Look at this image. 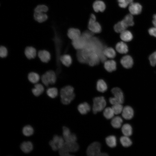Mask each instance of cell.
I'll return each mask as SVG.
<instances>
[{
  "mask_svg": "<svg viewBox=\"0 0 156 156\" xmlns=\"http://www.w3.org/2000/svg\"><path fill=\"white\" fill-rule=\"evenodd\" d=\"M8 51L7 48L3 45L0 46V57L3 58L6 57L8 55Z\"/></svg>",
  "mask_w": 156,
  "mask_h": 156,
  "instance_id": "obj_40",
  "label": "cell"
},
{
  "mask_svg": "<svg viewBox=\"0 0 156 156\" xmlns=\"http://www.w3.org/2000/svg\"><path fill=\"white\" fill-rule=\"evenodd\" d=\"M128 27L122 20L117 23L114 26V29L115 31L118 33H121L125 30Z\"/></svg>",
  "mask_w": 156,
  "mask_h": 156,
  "instance_id": "obj_26",
  "label": "cell"
},
{
  "mask_svg": "<svg viewBox=\"0 0 156 156\" xmlns=\"http://www.w3.org/2000/svg\"><path fill=\"white\" fill-rule=\"evenodd\" d=\"M120 140L121 144L124 147H129L132 144V142L129 136L124 135L120 138Z\"/></svg>",
  "mask_w": 156,
  "mask_h": 156,
  "instance_id": "obj_34",
  "label": "cell"
},
{
  "mask_svg": "<svg viewBox=\"0 0 156 156\" xmlns=\"http://www.w3.org/2000/svg\"><path fill=\"white\" fill-rule=\"evenodd\" d=\"M20 148L24 153H28L33 150V145L30 141L24 142L21 144Z\"/></svg>",
  "mask_w": 156,
  "mask_h": 156,
  "instance_id": "obj_25",
  "label": "cell"
},
{
  "mask_svg": "<svg viewBox=\"0 0 156 156\" xmlns=\"http://www.w3.org/2000/svg\"><path fill=\"white\" fill-rule=\"evenodd\" d=\"M34 16L35 20L39 23L44 22L48 18L47 15L43 12H34Z\"/></svg>",
  "mask_w": 156,
  "mask_h": 156,
  "instance_id": "obj_27",
  "label": "cell"
},
{
  "mask_svg": "<svg viewBox=\"0 0 156 156\" xmlns=\"http://www.w3.org/2000/svg\"><path fill=\"white\" fill-rule=\"evenodd\" d=\"M122 122V119L120 117L116 116L112 118L111 124L114 128L118 129L121 127Z\"/></svg>",
  "mask_w": 156,
  "mask_h": 156,
  "instance_id": "obj_28",
  "label": "cell"
},
{
  "mask_svg": "<svg viewBox=\"0 0 156 156\" xmlns=\"http://www.w3.org/2000/svg\"><path fill=\"white\" fill-rule=\"evenodd\" d=\"M106 105V100L103 96L95 97L93 99L92 111L94 114L100 112L105 109Z\"/></svg>",
  "mask_w": 156,
  "mask_h": 156,
  "instance_id": "obj_4",
  "label": "cell"
},
{
  "mask_svg": "<svg viewBox=\"0 0 156 156\" xmlns=\"http://www.w3.org/2000/svg\"><path fill=\"white\" fill-rule=\"evenodd\" d=\"M79 112L82 114H86L90 110V107L89 104L84 102L79 104L78 106Z\"/></svg>",
  "mask_w": 156,
  "mask_h": 156,
  "instance_id": "obj_22",
  "label": "cell"
},
{
  "mask_svg": "<svg viewBox=\"0 0 156 156\" xmlns=\"http://www.w3.org/2000/svg\"><path fill=\"white\" fill-rule=\"evenodd\" d=\"M121 114L122 116L124 118L127 120H129L133 117L134 112L131 107L127 105L123 107Z\"/></svg>",
  "mask_w": 156,
  "mask_h": 156,
  "instance_id": "obj_9",
  "label": "cell"
},
{
  "mask_svg": "<svg viewBox=\"0 0 156 156\" xmlns=\"http://www.w3.org/2000/svg\"><path fill=\"white\" fill-rule=\"evenodd\" d=\"M149 60L152 66H154L156 65V51L150 55L149 57Z\"/></svg>",
  "mask_w": 156,
  "mask_h": 156,
  "instance_id": "obj_41",
  "label": "cell"
},
{
  "mask_svg": "<svg viewBox=\"0 0 156 156\" xmlns=\"http://www.w3.org/2000/svg\"><path fill=\"white\" fill-rule=\"evenodd\" d=\"M92 7L94 11L98 12H103L106 8L105 3L103 1L100 0L95 1L93 3Z\"/></svg>",
  "mask_w": 156,
  "mask_h": 156,
  "instance_id": "obj_16",
  "label": "cell"
},
{
  "mask_svg": "<svg viewBox=\"0 0 156 156\" xmlns=\"http://www.w3.org/2000/svg\"><path fill=\"white\" fill-rule=\"evenodd\" d=\"M47 95L51 98H56L58 95V90L55 87H51L48 88L46 91Z\"/></svg>",
  "mask_w": 156,
  "mask_h": 156,
  "instance_id": "obj_29",
  "label": "cell"
},
{
  "mask_svg": "<svg viewBox=\"0 0 156 156\" xmlns=\"http://www.w3.org/2000/svg\"><path fill=\"white\" fill-rule=\"evenodd\" d=\"M59 154L61 156H67L71 155L70 154V153L64 146L59 150Z\"/></svg>",
  "mask_w": 156,
  "mask_h": 156,
  "instance_id": "obj_43",
  "label": "cell"
},
{
  "mask_svg": "<svg viewBox=\"0 0 156 156\" xmlns=\"http://www.w3.org/2000/svg\"><path fill=\"white\" fill-rule=\"evenodd\" d=\"M65 141L63 137L57 135H54L52 140L49 142V144L52 150L55 151L59 150L63 146Z\"/></svg>",
  "mask_w": 156,
  "mask_h": 156,
  "instance_id": "obj_5",
  "label": "cell"
},
{
  "mask_svg": "<svg viewBox=\"0 0 156 156\" xmlns=\"http://www.w3.org/2000/svg\"><path fill=\"white\" fill-rule=\"evenodd\" d=\"M120 63L122 66L126 68H131L133 64V60L129 55H127L123 57L120 60Z\"/></svg>",
  "mask_w": 156,
  "mask_h": 156,
  "instance_id": "obj_14",
  "label": "cell"
},
{
  "mask_svg": "<svg viewBox=\"0 0 156 156\" xmlns=\"http://www.w3.org/2000/svg\"><path fill=\"white\" fill-rule=\"evenodd\" d=\"M120 37L123 41L127 42L132 40L133 35L130 31L126 29L120 33Z\"/></svg>",
  "mask_w": 156,
  "mask_h": 156,
  "instance_id": "obj_24",
  "label": "cell"
},
{
  "mask_svg": "<svg viewBox=\"0 0 156 156\" xmlns=\"http://www.w3.org/2000/svg\"><path fill=\"white\" fill-rule=\"evenodd\" d=\"M115 114L112 107H107L105 108L103 112L105 117L108 119H112Z\"/></svg>",
  "mask_w": 156,
  "mask_h": 156,
  "instance_id": "obj_36",
  "label": "cell"
},
{
  "mask_svg": "<svg viewBox=\"0 0 156 156\" xmlns=\"http://www.w3.org/2000/svg\"><path fill=\"white\" fill-rule=\"evenodd\" d=\"M96 88L99 92H104L107 90V86L104 80L101 79H99L97 83Z\"/></svg>",
  "mask_w": 156,
  "mask_h": 156,
  "instance_id": "obj_31",
  "label": "cell"
},
{
  "mask_svg": "<svg viewBox=\"0 0 156 156\" xmlns=\"http://www.w3.org/2000/svg\"><path fill=\"white\" fill-rule=\"evenodd\" d=\"M111 92L114 97L121 104L124 101V96L122 91L118 87H115L111 90Z\"/></svg>",
  "mask_w": 156,
  "mask_h": 156,
  "instance_id": "obj_12",
  "label": "cell"
},
{
  "mask_svg": "<svg viewBox=\"0 0 156 156\" xmlns=\"http://www.w3.org/2000/svg\"><path fill=\"white\" fill-rule=\"evenodd\" d=\"M105 55L108 58H113L116 55L115 50L112 47H106L103 51Z\"/></svg>",
  "mask_w": 156,
  "mask_h": 156,
  "instance_id": "obj_33",
  "label": "cell"
},
{
  "mask_svg": "<svg viewBox=\"0 0 156 156\" xmlns=\"http://www.w3.org/2000/svg\"><path fill=\"white\" fill-rule=\"evenodd\" d=\"M121 131L124 135L129 137L132 133V128L130 124L126 123L122 126Z\"/></svg>",
  "mask_w": 156,
  "mask_h": 156,
  "instance_id": "obj_30",
  "label": "cell"
},
{
  "mask_svg": "<svg viewBox=\"0 0 156 156\" xmlns=\"http://www.w3.org/2000/svg\"><path fill=\"white\" fill-rule=\"evenodd\" d=\"M37 56L43 62L47 63L51 60V55L50 53L45 50H40L37 52Z\"/></svg>",
  "mask_w": 156,
  "mask_h": 156,
  "instance_id": "obj_10",
  "label": "cell"
},
{
  "mask_svg": "<svg viewBox=\"0 0 156 156\" xmlns=\"http://www.w3.org/2000/svg\"><path fill=\"white\" fill-rule=\"evenodd\" d=\"M101 144L98 142H94L88 146L86 150V154L88 156H107L108 154L101 152Z\"/></svg>",
  "mask_w": 156,
  "mask_h": 156,
  "instance_id": "obj_3",
  "label": "cell"
},
{
  "mask_svg": "<svg viewBox=\"0 0 156 156\" xmlns=\"http://www.w3.org/2000/svg\"><path fill=\"white\" fill-rule=\"evenodd\" d=\"M64 146L70 153H75L77 151L79 148L78 144L76 142H65Z\"/></svg>",
  "mask_w": 156,
  "mask_h": 156,
  "instance_id": "obj_18",
  "label": "cell"
},
{
  "mask_svg": "<svg viewBox=\"0 0 156 156\" xmlns=\"http://www.w3.org/2000/svg\"><path fill=\"white\" fill-rule=\"evenodd\" d=\"M39 82L43 85L45 87H52L56 83L57 77L55 72L52 70L46 72L40 76Z\"/></svg>",
  "mask_w": 156,
  "mask_h": 156,
  "instance_id": "obj_2",
  "label": "cell"
},
{
  "mask_svg": "<svg viewBox=\"0 0 156 156\" xmlns=\"http://www.w3.org/2000/svg\"><path fill=\"white\" fill-rule=\"evenodd\" d=\"M127 27L132 26L134 25L133 18L131 14H128L126 15L122 20Z\"/></svg>",
  "mask_w": 156,
  "mask_h": 156,
  "instance_id": "obj_35",
  "label": "cell"
},
{
  "mask_svg": "<svg viewBox=\"0 0 156 156\" xmlns=\"http://www.w3.org/2000/svg\"><path fill=\"white\" fill-rule=\"evenodd\" d=\"M117 1L118 5L122 8H125L129 4L127 0H117Z\"/></svg>",
  "mask_w": 156,
  "mask_h": 156,
  "instance_id": "obj_44",
  "label": "cell"
},
{
  "mask_svg": "<svg viewBox=\"0 0 156 156\" xmlns=\"http://www.w3.org/2000/svg\"><path fill=\"white\" fill-rule=\"evenodd\" d=\"M104 67L108 72H111L115 70L116 68V64L113 60L106 61L104 62Z\"/></svg>",
  "mask_w": 156,
  "mask_h": 156,
  "instance_id": "obj_19",
  "label": "cell"
},
{
  "mask_svg": "<svg viewBox=\"0 0 156 156\" xmlns=\"http://www.w3.org/2000/svg\"><path fill=\"white\" fill-rule=\"evenodd\" d=\"M94 33L92 31H84L81 34V36L85 38L86 40H89L93 37Z\"/></svg>",
  "mask_w": 156,
  "mask_h": 156,
  "instance_id": "obj_42",
  "label": "cell"
},
{
  "mask_svg": "<svg viewBox=\"0 0 156 156\" xmlns=\"http://www.w3.org/2000/svg\"><path fill=\"white\" fill-rule=\"evenodd\" d=\"M88 41L81 35L79 38L72 41V44L75 49L81 50L86 47Z\"/></svg>",
  "mask_w": 156,
  "mask_h": 156,
  "instance_id": "obj_7",
  "label": "cell"
},
{
  "mask_svg": "<svg viewBox=\"0 0 156 156\" xmlns=\"http://www.w3.org/2000/svg\"><path fill=\"white\" fill-rule=\"evenodd\" d=\"M153 20L156 21V14H154L153 16Z\"/></svg>",
  "mask_w": 156,
  "mask_h": 156,
  "instance_id": "obj_46",
  "label": "cell"
},
{
  "mask_svg": "<svg viewBox=\"0 0 156 156\" xmlns=\"http://www.w3.org/2000/svg\"><path fill=\"white\" fill-rule=\"evenodd\" d=\"M148 32L150 35L156 37V27H152L148 30Z\"/></svg>",
  "mask_w": 156,
  "mask_h": 156,
  "instance_id": "obj_45",
  "label": "cell"
},
{
  "mask_svg": "<svg viewBox=\"0 0 156 156\" xmlns=\"http://www.w3.org/2000/svg\"><path fill=\"white\" fill-rule=\"evenodd\" d=\"M24 53L25 56L29 59L35 58L37 55V51L34 47L27 46L25 49Z\"/></svg>",
  "mask_w": 156,
  "mask_h": 156,
  "instance_id": "obj_13",
  "label": "cell"
},
{
  "mask_svg": "<svg viewBox=\"0 0 156 156\" xmlns=\"http://www.w3.org/2000/svg\"><path fill=\"white\" fill-rule=\"evenodd\" d=\"M142 9V6L139 3L133 2L129 4L128 8L129 12L132 15H137L140 14Z\"/></svg>",
  "mask_w": 156,
  "mask_h": 156,
  "instance_id": "obj_8",
  "label": "cell"
},
{
  "mask_svg": "<svg viewBox=\"0 0 156 156\" xmlns=\"http://www.w3.org/2000/svg\"><path fill=\"white\" fill-rule=\"evenodd\" d=\"M60 60L61 63L66 67L69 66L72 63L71 56L67 54L61 55L60 57Z\"/></svg>",
  "mask_w": 156,
  "mask_h": 156,
  "instance_id": "obj_21",
  "label": "cell"
},
{
  "mask_svg": "<svg viewBox=\"0 0 156 156\" xmlns=\"http://www.w3.org/2000/svg\"><path fill=\"white\" fill-rule=\"evenodd\" d=\"M27 78L29 81L34 84L39 82L40 79L39 74L34 72H30L28 74Z\"/></svg>",
  "mask_w": 156,
  "mask_h": 156,
  "instance_id": "obj_23",
  "label": "cell"
},
{
  "mask_svg": "<svg viewBox=\"0 0 156 156\" xmlns=\"http://www.w3.org/2000/svg\"><path fill=\"white\" fill-rule=\"evenodd\" d=\"M48 10V7L44 5L37 6L34 9V12H45Z\"/></svg>",
  "mask_w": 156,
  "mask_h": 156,
  "instance_id": "obj_39",
  "label": "cell"
},
{
  "mask_svg": "<svg viewBox=\"0 0 156 156\" xmlns=\"http://www.w3.org/2000/svg\"><path fill=\"white\" fill-rule=\"evenodd\" d=\"M45 87L42 83L38 82L34 84L31 91L33 94L35 96L38 97L41 95L44 92Z\"/></svg>",
  "mask_w": 156,
  "mask_h": 156,
  "instance_id": "obj_11",
  "label": "cell"
},
{
  "mask_svg": "<svg viewBox=\"0 0 156 156\" xmlns=\"http://www.w3.org/2000/svg\"><path fill=\"white\" fill-rule=\"evenodd\" d=\"M63 138L65 142H72L76 141L77 137L76 135L71 133L69 129L64 126L63 127Z\"/></svg>",
  "mask_w": 156,
  "mask_h": 156,
  "instance_id": "obj_6",
  "label": "cell"
},
{
  "mask_svg": "<svg viewBox=\"0 0 156 156\" xmlns=\"http://www.w3.org/2000/svg\"><path fill=\"white\" fill-rule=\"evenodd\" d=\"M60 95L62 103L64 105L68 104L75 97L74 89L69 85L63 87L60 90Z\"/></svg>",
  "mask_w": 156,
  "mask_h": 156,
  "instance_id": "obj_1",
  "label": "cell"
},
{
  "mask_svg": "<svg viewBox=\"0 0 156 156\" xmlns=\"http://www.w3.org/2000/svg\"><path fill=\"white\" fill-rule=\"evenodd\" d=\"M67 35L68 38L73 41L79 38L81 34L79 29L71 28L68 30Z\"/></svg>",
  "mask_w": 156,
  "mask_h": 156,
  "instance_id": "obj_17",
  "label": "cell"
},
{
  "mask_svg": "<svg viewBox=\"0 0 156 156\" xmlns=\"http://www.w3.org/2000/svg\"><path fill=\"white\" fill-rule=\"evenodd\" d=\"M22 132L25 136H29L33 134L34 130L33 128L31 126L27 125L23 128Z\"/></svg>",
  "mask_w": 156,
  "mask_h": 156,
  "instance_id": "obj_37",
  "label": "cell"
},
{
  "mask_svg": "<svg viewBox=\"0 0 156 156\" xmlns=\"http://www.w3.org/2000/svg\"><path fill=\"white\" fill-rule=\"evenodd\" d=\"M105 142L107 145L111 148L115 147L117 144L116 138L113 135L107 137L105 138Z\"/></svg>",
  "mask_w": 156,
  "mask_h": 156,
  "instance_id": "obj_32",
  "label": "cell"
},
{
  "mask_svg": "<svg viewBox=\"0 0 156 156\" xmlns=\"http://www.w3.org/2000/svg\"><path fill=\"white\" fill-rule=\"evenodd\" d=\"M88 27L89 30L94 33H99L102 31L101 25L96 21L88 22Z\"/></svg>",
  "mask_w": 156,
  "mask_h": 156,
  "instance_id": "obj_15",
  "label": "cell"
},
{
  "mask_svg": "<svg viewBox=\"0 0 156 156\" xmlns=\"http://www.w3.org/2000/svg\"><path fill=\"white\" fill-rule=\"evenodd\" d=\"M112 108L115 114L118 115L122 113L123 107L122 104L118 103L113 105Z\"/></svg>",
  "mask_w": 156,
  "mask_h": 156,
  "instance_id": "obj_38",
  "label": "cell"
},
{
  "mask_svg": "<svg viewBox=\"0 0 156 156\" xmlns=\"http://www.w3.org/2000/svg\"><path fill=\"white\" fill-rule=\"evenodd\" d=\"M129 4L133 2V0H127Z\"/></svg>",
  "mask_w": 156,
  "mask_h": 156,
  "instance_id": "obj_47",
  "label": "cell"
},
{
  "mask_svg": "<svg viewBox=\"0 0 156 156\" xmlns=\"http://www.w3.org/2000/svg\"><path fill=\"white\" fill-rule=\"evenodd\" d=\"M116 49L117 52L121 54L126 53L128 51L127 45L122 41L119 42L116 44Z\"/></svg>",
  "mask_w": 156,
  "mask_h": 156,
  "instance_id": "obj_20",
  "label": "cell"
}]
</instances>
